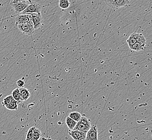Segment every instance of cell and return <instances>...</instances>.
Here are the masks:
<instances>
[{
    "mask_svg": "<svg viewBox=\"0 0 152 140\" xmlns=\"http://www.w3.org/2000/svg\"><path fill=\"white\" fill-rule=\"evenodd\" d=\"M85 140H98V130L96 125H91L86 133Z\"/></svg>",
    "mask_w": 152,
    "mask_h": 140,
    "instance_id": "cell-5",
    "label": "cell"
},
{
    "mask_svg": "<svg viewBox=\"0 0 152 140\" xmlns=\"http://www.w3.org/2000/svg\"><path fill=\"white\" fill-rule=\"evenodd\" d=\"M42 8V6L40 3L35 2H32L21 14H40Z\"/></svg>",
    "mask_w": 152,
    "mask_h": 140,
    "instance_id": "cell-3",
    "label": "cell"
},
{
    "mask_svg": "<svg viewBox=\"0 0 152 140\" xmlns=\"http://www.w3.org/2000/svg\"><path fill=\"white\" fill-rule=\"evenodd\" d=\"M65 122H66V124L67 125L68 129L70 131L73 130L74 128L75 127L77 123V122L75 121V120H73V119L70 118L68 116L66 117V120H65Z\"/></svg>",
    "mask_w": 152,
    "mask_h": 140,
    "instance_id": "cell-13",
    "label": "cell"
},
{
    "mask_svg": "<svg viewBox=\"0 0 152 140\" xmlns=\"http://www.w3.org/2000/svg\"><path fill=\"white\" fill-rule=\"evenodd\" d=\"M138 34L137 32H134L133 34H130V36L127 39V44L128 45L129 47H132L134 44L135 42H137V38L138 37Z\"/></svg>",
    "mask_w": 152,
    "mask_h": 140,
    "instance_id": "cell-12",
    "label": "cell"
},
{
    "mask_svg": "<svg viewBox=\"0 0 152 140\" xmlns=\"http://www.w3.org/2000/svg\"><path fill=\"white\" fill-rule=\"evenodd\" d=\"M79 121H81V122L84 123V124H85V125L89 126H91V122L90 119L87 118L85 116H81V120Z\"/></svg>",
    "mask_w": 152,
    "mask_h": 140,
    "instance_id": "cell-20",
    "label": "cell"
},
{
    "mask_svg": "<svg viewBox=\"0 0 152 140\" xmlns=\"http://www.w3.org/2000/svg\"><path fill=\"white\" fill-rule=\"evenodd\" d=\"M16 27L23 34L27 35H32L34 33L35 30L32 23H28L16 25Z\"/></svg>",
    "mask_w": 152,
    "mask_h": 140,
    "instance_id": "cell-1",
    "label": "cell"
},
{
    "mask_svg": "<svg viewBox=\"0 0 152 140\" xmlns=\"http://www.w3.org/2000/svg\"><path fill=\"white\" fill-rule=\"evenodd\" d=\"M29 1L30 2H32L31 0H13L11 4H14V3H17V2H21V1Z\"/></svg>",
    "mask_w": 152,
    "mask_h": 140,
    "instance_id": "cell-23",
    "label": "cell"
},
{
    "mask_svg": "<svg viewBox=\"0 0 152 140\" xmlns=\"http://www.w3.org/2000/svg\"><path fill=\"white\" fill-rule=\"evenodd\" d=\"M71 3L68 0H59V6L62 9H66L70 6Z\"/></svg>",
    "mask_w": 152,
    "mask_h": 140,
    "instance_id": "cell-16",
    "label": "cell"
},
{
    "mask_svg": "<svg viewBox=\"0 0 152 140\" xmlns=\"http://www.w3.org/2000/svg\"><path fill=\"white\" fill-rule=\"evenodd\" d=\"M19 90L23 101H26L30 97V93L28 89L21 87L19 88Z\"/></svg>",
    "mask_w": 152,
    "mask_h": 140,
    "instance_id": "cell-9",
    "label": "cell"
},
{
    "mask_svg": "<svg viewBox=\"0 0 152 140\" xmlns=\"http://www.w3.org/2000/svg\"><path fill=\"white\" fill-rule=\"evenodd\" d=\"M31 16V20L33 24L35 30L40 29L42 24L43 19L40 14L31 13L29 14Z\"/></svg>",
    "mask_w": 152,
    "mask_h": 140,
    "instance_id": "cell-6",
    "label": "cell"
},
{
    "mask_svg": "<svg viewBox=\"0 0 152 140\" xmlns=\"http://www.w3.org/2000/svg\"><path fill=\"white\" fill-rule=\"evenodd\" d=\"M69 135L74 140H85L86 133L78 131H70Z\"/></svg>",
    "mask_w": 152,
    "mask_h": 140,
    "instance_id": "cell-7",
    "label": "cell"
},
{
    "mask_svg": "<svg viewBox=\"0 0 152 140\" xmlns=\"http://www.w3.org/2000/svg\"><path fill=\"white\" fill-rule=\"evenodd\" d=\"M18 103H17L15 100H14L9 105L6 106V109L10 111H16L18 109Z\"/></svg>",
    "mask_w": 152,
    "mask_h": 140,
    "instance_id": "cell-17",
    "label": "cell"
},
{
    "mask_svg": "<svg viewBox=\"0 0 152 140\" xmlns=\"http://www.w3.org/2000/svg\"><path fill=\"white\" fill-rule=\"evenodd\" d=\"M33 129H34V127L30 128L29 129L28 132L27 133L25 140H32L33 137Z\"/></svg>",
    "mask_w": 152,
    "mask_h": 140,
    "instance_id": "cell-19",
    "label": "cell"
},
{
    "mask_svg": "<svg viewBox=\"0 0 152 140\" xmlns=\"http://www.w3.org/2000/svg\"><path fill=\"white\" fill-rule=\"evenodd\" d=\"M82 115H81V113H79L78 112H73L70 113L68 115V116L73 119V120H75V121H79L81 120V117Z\"/></svg>",
    "mask_w": 152,
    "mask_h": 140,
    "instance_id": "cell-14",
    "label": "cell"
},
{
    "mask_svg": "<svg viewBox=\"0 0 152 140\" xmlns=\"http://www.w3.org/2000/svg\"><path fill=\"white\" fill-rule=\"evenodd\" d=\"M31 2H30L29 1H23L14 4H12V6L15 11V13L17 14H21Z\"/></svg>",
    "mask_w": 152,
    "mask_h": 140,
    "instance_id": "cell-2",
    "label": "cell"
},
{
    "mask_svg": "<svg viewBox=\"0 0 152 140\" xmlns=\"http://www.w3.org/2000/svg\"><path fill=\"white\" fill-rule=\"evenodd\" d=\"M145 47H146V45L140 43V42H135V43L134 44L132 47H130V48L133 51H139L141 50H145Z\"/></svg>",
    "mask_w": 152,
    "mask_h": 140,
    "instance_id": "cell-11",
    "label": "cell"
},
{
    "mask_svg": "<svg viewBox=\"0 0 152 140\" xmlns=\"http://www.w3.org/2000/svg\"><path fill=\"white\" fill-rule=\"evenodd\" d=\"M12 95L14 98V99L15 100L17 103H18V104L21 103H22V101H23V100H22L21 95L20 92H19V88H16L14 90H13V92L12 93Z\"/></svg>",
    "mask_w": 152,
    "mask_h": 140,
    "instance_id": "cell-10",
    "label": "cell"
},
{
    "mask_svg": "<svg viewBox=\"0 0 152 140\" xmlns=\"http://www.w3.org/2000/svg\"><path fill=\"white\" fill-rule=\"evenodd\" d=\"M118 0H104L105 2L108 6H109L112 8H115V4L116 2H117Z\"/></svg>",
    "mask_w": 152,
    "mask_h": 140,
    "instance_id": "cell-21",
    "label": "cell"
},
{
    "mask_svg": "<svg viewBox=\"0 0 152 140\" xmlns=\"http://www.w3.org/2000/svg\"><path fill=\"white\" fill-rule=\"evenodd\" d=\"M14 98L12 95H8L6 96V98H4L3 101V106H7L8 105H9L10 103H11L12 101H13L14 100Z\"/></svg>",
    "mask_w": 152,
    "mask_h": 140,
    "instance_id": "cell-18",
    "label": "cell"
},
{
    "mask_svg": "<svg viewBox=\"0 0 152 140\" xmlns=\"http://www.w3.org/2000/svg\"><path fill=\"white\" fill-rule=\"evenodd\" d=\"M17 85L19 86V88L21 87H23L24 85V81H23V80H19L18 81H17Z\"/></svg>",
    "mask_w": 152,
    "mask_h": 140,
    "instance_id": "cell-22",
    "label": "cell"
},
{
    "mask_svg": "<svg viewBox=\"0 0 152 140\" xmlns=\"http://www.w3.org/2000/svg\"><path fill=\"white\" fill-rule=\"evenodd\" d=\"M42 136V133L40 129L34 127L33 129V137L32 140H39Z\"/></svg>",
    "mask_w": 152,
    "mask_h": 140,
    "instance_id": "cell-15",
    "label": "cell"
},
{
    "mask_svg": "<svg viewBox=\"0 0 152 140\" xmlns=\"http://www.w3.org/2000/svg\"><path fill=\"white\" fill-rule=\"evenodd\" d=\"M16 26L18 24H24L28 23H32L31 16L29 14H19L16 16Z\"/></svg>",
    "mask_w": 152,
    "mask_h": 140,
    "instance_id": "cell-4",
    "label": "cell"
},
{
    "mask_svg": "<svg viewBox=\"0 0 152 140\" xmlns=\"http://www.w3.org/2000/svg\"><path fill=\"white\" fill-rule=\"evenodd\" d=\"M91 126L84 124V123L81 122V121L77 122V124L74 128V131H82L85 133H86L90 129Z\"/></svg>",
    "mask_w": 152,
    "mask_h": 140,
    "instance_id": "cell-8",
    "label": "cell"
},
{
    "mask_svg": "<svg viewBox=\"0 0 152 140\" xmlns=\"http://www.w3.org/2000/svg\"></svg>",
    "mask_w": 152,
    "mask_h": 140,
    "instance_id": "cell-24",
    "label": "cell"
}]
</instances>
